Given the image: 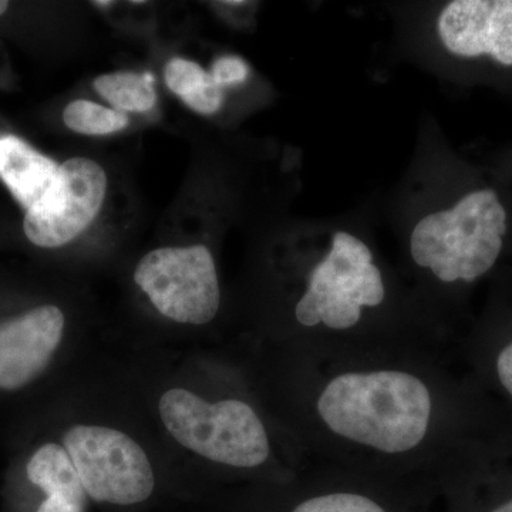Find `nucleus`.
Segmentation results:
<instances>
[{
	"label": "nucleus",
	"instance_id": "nucleus-1",
	"mask_svg": "<svg viewBox=\"0 0 512 512\" xmlns=\"http://www.w3.org/2000/svg\"><path fill=\"white\" fill-rule=\"evenodd\" d=\"M291 360L293 430L309 464L393 485L436 483L467 450L446 348L292 349Z\"/></svg>",
	"mask_w": 512,
	"mask_h": 512
},
{
	"label": "nucleus",
	"instance_id": "nucleus-2",
	"mask_svg": "<svg viewBox=\"0 0 512 512\" xmlns=\"http://www.w3.org/2000/svg\"><path fill=\"white\" fill-rule=\"evenodd\" d=\"M511 244L512 192L501 181L471 175L450 201L424 214L410 229L407 262L424 286L421 303L439 322L433 311L436 293L488 278Z\"/></svg>",
	"mask_w": 512,
	"mask_h": 512
},
{
	"label": "nucleus",
	"instance_id": "nucleus-3",
	"mask_svg": "<svg viewBox=\"0 0 512 512\" xmlns=\"http://www.w3.org/2000/svg\"><path fill=\"white\" fill-rule=\"evenodd\" d=\"M165 429L181 446L212 463L256 470L274 453L269 430L255 407L238 397L210 403L185 389H171L158 403Z\"/></svg>",
	"mask_w": 512,
	"mask_h": 512
},
{
	"label": "nucleus",
	"instance_id": "nucleus-4",
	"mask_svg": "<svg viewBox=\"0 0 512 512\" xmlns=\"http://www.w3.org/2000/svg\"><path fill=\"white\" fill-rule=\"evenodd\" d=\"M63 447L97 503L133 505L153 494L156 477L146 451L123 431L79 424L64 433Z\"/></svg>",
	"mask_w": 512,
	"mask_h": 512
},
{
	"label": "nucleus",
	"instance_id": "nucleus-5",
	"mask_svg": "<svg viewBox=\"0 0 512 512\" xmlns=\"http://www.w3.org/2000/svg\"><path fill=\"white\" fill-rule=\"evenodd\" d=\"M134 281L174 322L207 325L220 311L217 266L204 245L154 249L138 262Z\"/></svg>",
	"mask_w": 512,
	"mask_h": 512
},
{
	"label": "nucleus",
	"instance_id": "nucleus-6",
	"mask_svg": "<svg viewBox=\"0 0 512 512\" xmlns=\"http://www.w3.org/2000/svg\"><path fill=\"white\" fill-rule=\"evenodd\" d=\"M434 33L453 62L484 77L512 79V0H451Z\"/></svg>",
	"mask_w": 512,
	"mask_h": 512
},
{
	"label": "nucleus",
	"instance_id": "nucleus-7",
	"mask_svg": "<svg viewBox=\"0 0 512 512\" xmlns=\"http://www.w3.org/2000/svg\"><path fill=\"white\" fill-rule=\"evenodd\" d=\"M107 175L89 158H70L59 167L45 200L26 212L23 229L32 244L59 248L83 234L103 205Z\"/></svg>",
	"mask_w": 512,
	"mask_h": 512
},
{
	"label": "nucleus",
	"instance_id": "nucleus-8",
	"mask_svg": "<svg viewBox=\"0 0 512 512\" xmlns=\"http://www.w3.org/2000/svg\"><path fill=\"white\" fill-rule=\"evenodd\" d=\"M63 332V312L53 305L0 323V390L22 389L42 375Z\"/></svg>",
	"mask_w": 512,
	"mask_h": 512
},
{
	"label": "nucleus",
	"instance_id": "nucleus-9",
	"mask_svg": "<svg viewBox=\"0 0 512 512\" xmlns=\"http://www.w3.org/2000/svg\"><path fill=\"white\" fill-rule=\"evenodd\" d=\"M59 167L22 138H0V178L26 211L35 208L52 191Z\"/></svg>",
	"mask_w": 512,
	"mask_h": 512
},
{
	"label": "nucleus",
	"instance_id": "nucleus-10",
	"mask_svg": "<svg viewBox=\"0 0 512 512\" xmlns=\"http://www.w3.org/2000/svg\"><path fill=\"white\" fill-rule=\"evenodd\" d=\"M26 473L30 483L47 498L36 512H86L87 495L66 448L46 443L30 457Z\"/></svg>",
	"mask_w": 512,
	"mask_h": 512
},
{
	"label": "nucleus",
	"instance_id": "nucleus-11",
	"mask_svg": "<svg viewBox=\"0 0 512 512\" xmlns=\"http://www.w3.org/2000/svg\"><path fill=\"white\" fill-rule=\"evenodd\" d=\"M311 466L318 476V491L306 495L291 512H390L375 491L387 483L339 468Z\"/></svg>",
	"mask_w": 512,
	"mask_h": 512
},
{
	"label": "nucleus",
	"instance_id": "nucleus-12",
	"mask_svg": "<svg viewBox=\"0 0 512 512\" xmlns=\"http://www.w3.org/2000/svg\"><path fill=\"white\" fill-rule=\"evenodd\" d=\"M94 89L103 99L113 104L117 110L144 113L157 103L151 77L146 74L119 72L103 74L93 83Z\"/></svg>",
	"mask_w": 512,
	"mask_h": 512
},
{
	"label": "nucleus",
	"instance_id": "nucleus-13",
	"mask_svg": "<svg viewBox=\"0 0 512 512\" xmlns=\"http://www.w3.org/2000/svg\"><path fill=\"white\" fill-rule=\"evenodd\" d=\"M63 120L70 130L87 136L117 133L128 126L126 113L107 109L89 100H76L66 107Z\"/></svg>",
	"mask_w": 512,
	"mask_h": 512
},
{
	"label": "nucleus",
	"instance_id": "nucleus-14",
	"mask_svg": "<svg viewBox=\"0 0 512 512\" xmlns=\"http://www.w3.org/2000/svg\"><path fill=\"white\" fill-rule=\"evenodd\" d=\"M164 79L171 92L185 99L204 86L211 79V73L191 60L173 59L165 66Z\"/></svg>",
	"mask_w": 512,
	"mask_h": 512
},
{
	"label": "nucleus",
	"instance_id": "nucleus-15",
	"mask_svg": "<svg viewBox=\"0 0 512 512\" xmlns=\"http://www.w3.org/2000/svg\"><path fill=\"white\" fill-rule=\"evenodd\" d=\"M211 76L214 82L221 87L239 86L249 79L251 69L242 57L225 55L218 57L211 67Z\"/></svg>",
	"mask_w": 512,
	"mask_h": 512
},
{
	"label": "nucleus",
	"instance_id": "nucleus-16",
	"mask_svg": "<svg viewBox=\"0 0 512 512\" xmlns=\"http://www.w3.org/2000/svg\"><path fill=\"white\" fill-rule=\"evenodd\" d=\"M490 367L495 383L512 402V336L498 345L491 357Z\"/></svg>",
	"mask_w": 512,
	"mask_h": 512
},
{
	"label": "nucleus",
	"instance_id": "nucleus-17",
	"mask_svg": "<svg viewBox=\"0 0 512 512\" xmlns=\"http://www.w3.org/2000/svg\"><path fill=\"white\" fill-rule=\"evenodd\" d=\"M485 512H512V493L490 505Z\"/></svg>",
	"mask_w": 512,
	"mask_h": 512
},
{
	"label": "nucleus",
	"instance_id": "nucleus-18",
	"mask_svg": "<svg viewBox=\"0 0 512 512\" xmlns=\"http://www.w3.org/2000/svg\"><path fill=\"white\" fill-rule=\"evenodd\" d=\"M9 8V2H5V0H0V15L6 12Z\"/></svg>",
	"mask_w": 512,
	"mask_h": 512
},
{
	"label": "nucleus",
	"instance_id": "nucleus-19",
	"mask_svg": "<svg viewBox=\"0 0 512 512\" xmlns=\"http://www.w3.org/2000/svg\"><path fill=\"white\" fill-rule=\"evenodd\" d=\"M94 6H97V8H107V6L113 5L111 2H93Z\"/></svg>",
	"mask_w": 512,
	"mask_h": 512
}]
</instances>
